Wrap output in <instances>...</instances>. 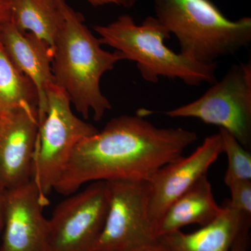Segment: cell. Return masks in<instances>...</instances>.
I'll use <instances>...</instances> for the list:
<instances>
[{
	"label": "cell",
	"mask_w": 251,
	"mask_h": 251,
	"mask_svg": "<svg viewBox=\"0 0 251 251\" xmlns=\"http://www.w3.org/2000/svg\"><path fill=\"white\" fill-rule=\"evenodd\" d=\"M0 114H1V113H0Z\"/></svg>",
	"instance_id": "cell-26"
},
{
	"label": "cell",
	"mask_w": 251,
	"mask_h": 251,
	"mask_svg": "<svg viewBox=\"0 0 251 251\" xmlns=\"http://www.w3.org/2000/svg\"><path fill=\"white\" fill-rule=\"evenodd\" d=\"M86 1L94 6H100L112 4V1L110 0H86Z\"/></svg>",
	"instance_id": "cell-24"
},
{
	"label": "cell",
	"mask_w": 251,
	"mask_h": 251,
	"mask_svg": "<svg viewBox=\"0 0 251 251\" xmlns=\"http://www.w3.org/2000/svg\"><path fill=\"white\" fill-rule=\"evenodd\" d=\"M29 105L38 109L34 84L15 65L0 42V110Z\"/></svg>",
	"instance_id": "cell-16"
},
{
	"label": "cell",
	"mask_w": 251,
	"mask_h": 251,
	"mask_svg": "<svg viewBox=\"0 0 251 251\" xmlns=\"http://www.w3.org/2000/svg\"><path fill=\"white\" fill-rule=\"evenodd\" d=\"M0 113V187L9 191L32 180L39 117L29 105Z\"/></svg>",
	"instance_id": "cell-9"
},
{
	"label": "cell",
	"mask_w": 251,
	"mask_h": 251,
	"mask_svg": "<svg viewBox=\"0 0 251 251\" xmlns=\"http://www.w3.org/2000/svg\"><path fill=\"white\" fill-rule=\"evenodd\" d=\"M13 0H0V30L11 22Z\"/></svg>",
	"instance_id": "cell-20"
},
{
	"label": "cell",
	"mask_w": 251,
	"mask_h": 251,
	"mask_svg": "<svg viewBox=\"0 0 251 251\" xmlns=\"http://www.w3.org/2000/svg\"><path fill=\"white\" fill-rule=\"evenodd\" d=\"M222 210L204 175L168 207L158 224L157 236L181 230L189 225L203 227L214 221Z\"/></svg>",
	"instance_id": "cell-14"
},
{
	"label": "cell",
	"mask_w": 251,
	"mask_h": 251,
	"mask_svg": "<svg viewBox=\"0 0 251 251\" xmlns=\"http://www.w3.org/2000/svg\"><path fill=\"white\" fill-rule=\"evenodd\" d=\"M101 44L116 50L125 60L136 63L142 77L157 83L161 77L183 81L190 86L216 82L217 64H202L176 53L165 41L171 33L156 17L149 16L137 25L128 15H122L106 25H97Z\"/></svg>",
	"instance_id": "cell-3"
},
{
	"label": "cell",
	"mask_w": 251,
	"mask_h": 251,
	"mask_svg": "<svg viewBox=\"0 0 251 251\" xmlns=\"http://www.w3.org/2000/svg\"><path fill=\"white\" fill-rule=\"evenodd\" d=\"M156 18L177 39L180 53L205 64L251 42V18L231 21L211 0H152Z\"/></svg>",
	"instance_id": "cell-4"
},
{
	"label": "cell",
	"mask_w": 251,
	"mask_h": 251,
	"mask_svg": "<svg viewBox=\"0 0 251 251\" xmlns=\"http://www.w3.org/2000/svg\"></svg>",
	"instance_id": "cell-25"
},
{
	"label": "cell",
	"mask_w": 251,
	"mask_h": 251,
	"mask_svg": "<svg viewBox=\"0 0 251 251\" xmlns=\"http://www.w3.org/2000/svg\"><path fill=\"white\" fill-rule=\"evenodd\" d=\"M197 139L195 132L159 128L138 114L115 117L75 147L54 190L70 196L94 181H148Z\"/></svg>",
	"instance_id": "cell-1"
},
{
	"label": "cell",
	"mask_w": 251,
	"mask_h": 251,
	"mask_svg": "<svg viewBox=\"0 0 251 251\" xmlns=\"http://www.w3.org/2000/svg\"><path fill=\"white\" fill-rule=\"evenodd\" d=\"M227 186L231 194L229 204L242 214L251 215V180H238Z\"/></svg>",
	"instance_id": "cell-18"
},
{
	"label": "cell",
	"mask_w": 251,
	"mask_h": 251,
	"mask_svg": "<svg viewBox=\"0 0 251 251\" xmlns=\"http://www.w3.org/2000/svg\"><path fill=\"white\" fill-rule=\"evenodd\" d=\"M223 151L228 161L224 181L226 186L238 180H251V154L235 138L224 128H219Z\"/></svg>",
	"instance_id": "cell-17"
},
{
	"label": "cell",
	"mask_w": 251,
	"mask_h": 251,
	"mask_svg": "<svg viewBox=\"0 0 251 251\" xmlns=\"http://www.w3.org/2000/svg\"><path fill=\"white\" fill-rule=\"evenodd\" d=\"M222 153V138L219 132L206 138L189 156H180L168 163L148 180L150 216L156 234L168 207L206 175Z\"/></svg>",
	"instance_id": "cell-10"
},
{
	"label": "cell",
	"mask_w": 251,
	"mask_h": 251,
	"mask_svg": "<svg viewBox=\"0 0 251 251\" xmlns=\"http://www.w3.org/2000/svg\"><path fill=\"white\" fill-rule=\"evenodd\" d=\"M134 251H168L166 248L160 243L159 241H157L154 244H150L147 247L141 248Z\"/></svg>",
	"instance_id": "cell-22"
},
{
	"label": "cell",
	"mask_w": 251,
	"mask_h": 251,
	"mask_svg": "<svg viewBox=\"0 0 251 251\" xmlns=\"http://www.w3.org/2000/svg\"><path fill=\"white\" fill-rule=\"evenodd\" d=\"M64 0H13L11 22L18 30L30 33L52 49L64 27Z\"/></svg>",
	"instance_id": "cell-15"
},
{
	"label": "cell",
	"mask_w": 251,
	"mask_h": 251,
	"mask_svg": "<svg viewBox=\"0 0 251 251\" xmlns=\"http://www.w3.org/2000/svg\"><path fill=\"white\" fill-rule=\"evenodd\" d=\"M0 42L15 65L34 84L40 121L47 108L48 92L55 84L52 69L53 51L30 33L18 30L11 22L0 30Z\"/></svg>",
	"instance_id": "cell-12"
},
{
	"label": "cell",
	"mask_w": 251,
	"mask_h": 251,
	"mask_svg": "<svg viewBox=\"0 0 251 251\" xmlns=\"http://www.w3.org/2000/svg\"><path fill=\"white\" fill-rule=\"evenodd\" d=\"M56 206L49 221V251H93L109 202L107 181L91 183Z\"/></svg>",
	"instance_id": "cell-8"
},
{
	"label": "cell",
	"mask_w": 251,
	"mask_h": 251,
	"mask_svg": "<svg viewBox=\"0 0 251 251\" xmlns=\"http://www.w3.org/2000/svg\"><path fill=\"white\" fill-rule=\"evenodd\" d=\"M98 132L74 113L70 99L62 89L55 84L50 88L46 113L39 122L32 171V180L44 206L49 204V195L74 149Z\"/></svg>",
	"instance_id": "cell-5"
},
{
	"label": "cell",
	"mask_w": 251,
	"mask_h": 251,
	"mask_svg": "<svg viewBox=\"0 0 251 251\" xmlns=\"http://www.w3.org/2000/svg\"><path fill=\"white\" fill-rule=\"evenodd\" d=\"M44 206L33 180L7 191L0 251H49V221Z\"/></svg>",
	"instance_id": "cell-11"
},
{
	"label": "cell",
	"mask_w": 251,
	"mask_h": 251,
	"mask_svg": "<svg viewBox=\"0 0 251 251\" xmlns=\"http://www.w3.org/2000/svg\"><path fill=\"white\" fill-rule=\"evenodd\" d=\"M162 113L172 118H196L233 135L251 147V62L235 64L202 97Z\"/></svg>",
	"instance_id": "cell-6"
},
{
	"label": "cell",
	"mask_w": 251,
	"mask_h": 251,
	"mask_svg": "<svg viewBox=\"0 0 251 251\" xmlns=\"http://www.w3.org/2000/svg\"><path fill=\"white\" fill-rule=\"evenodd\" d=\"M65 23L56 41L52 69L54 83L67 93L85 119L103 118L112 105L100 90V79L125 60L118 51L104 50L101 43L85 25L80 13L64 1Z\"/></svg>",
	"instance_id": "cell-2"
},
{
	"label": "cell",
	"mask_w": 251,
	"mask_h": 251,
	"mask_svg": "<svg viewBox=\"0 0 251 251\" xmlns=\"http://www.w3.org/2000/svg\"><path fill=\"white\" fill-rule=\"evenodd\" d=\"M108 212L94 251H134L158 241L150 216L148 181H107Z\"/></svg>",
	"instance_id": "cell-7"
},
{
	"label": "cell",
	"mask_w": 251,
	"mask_h": 251,
	"mask_svg": "<svg viewBox=\"0 0 251 251\" xmlns=\"http://www.w3.org/2000/svg\"><path fill=\"white\" fill-rule=\"evenodd\" d=\"M6 193L7 191L0 187V232L4 226L5 211H6Z\"/></svg>",
	"instance_id": "cell-21"
},
{
	"label": "cell",
	"mask_w": 251,
	"mask_h": 251,
	"mask_svg": "<svg viewBox=\"0 0 251 251\" xmlns=\"http://www.w3.org/2000/svg\"><path fill=\"white\" fill-rule=\"evenodd\" d=\"M251 215L242 214L225 202L221 214L201 229L184 233L175 231L158 237L168 251H230L238 232Z\"/></svg>",
	"instance_id": "cell-13"
},
{
	"label": "cell",
	"mask_w": 251,
	"mask_h": 251,
	"mask_svg": "<svg viewBox=\"0 0 251 251\" xmlns=\"http://www.w3.org/2000/svg\"><path fill=\"white\" fill-rule=\"evenodd\" d=\"M251 219L244 223L234 239L230 251H249L250 247Z\"/></svg>",
	"instance_id": "cell-19"
},
{
	"label": "cell",
	"mask_w": 251,
	"mask_h": 251,
	"mask_svg": "<svg viewBox=\"0 0 251 251\" xmlns=\"http://www.w3.org/2000/svg\"><path fill=\"white\" fill-rule=\"evenodd\" d=\"M112 4L120 5L126 8L133 7L134 6L137 0H110Z\"/></svg>",
	"instance_id": "cell-23"
}]
</instances>
